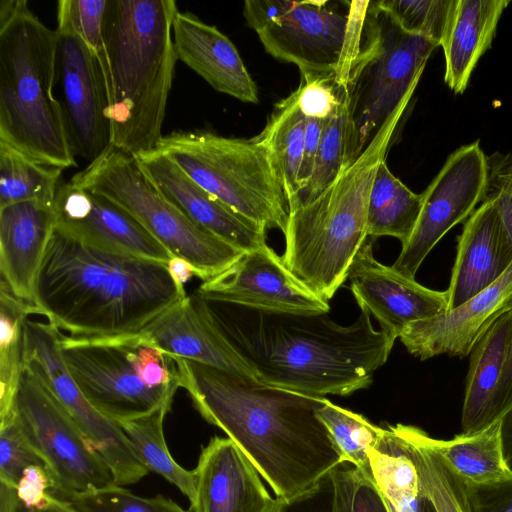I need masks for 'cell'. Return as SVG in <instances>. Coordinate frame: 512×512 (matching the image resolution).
<instances>
[{"label":"cell","mask_w":512,"mask_h":512,"mask_svg":"<svg viewBox=\"0 0 512 512\" xmlns=\"http://www.w3.org/2000/svg\"><path fill=\"white\" fill-rule=\"evenodd\" d=\"M277 512H285V504H282Z\"/></svg>","instance_id":"11a10c76"},{"label":"cell","mask_w":512,"mask_h":512,"mask_svg":"<svg viewBox=\"0 0 512 512\" xmlns=\"http://www.w3.org/2000/svg\"><path fill=\"white\" fill-rule=\"evenodd\" d=\"M372 243L368 237L353 260L348 279L358 306L374 317L382 330L397 339L409 324L448 310L446 291L427 288L380 263Z\"/></svg>","instance_id":"e0dca14e"},{"label":"cell","mask_w":512,"mask_h":512,"mask_svg":"<svg viewBox=\"0 0 512 512\" xmlns=\"http://www.w3.org/2000/svg\"><path fill=\"white\" fill-rule=\"evenodd\" d=\"M351 465L343 462L328 476L330 498L326 507L319 512H349L350 470Z\"/></svg>","instance_id":"c3c4849f"},{"label":"cell","mask_w":512,"mask_h":512,"mask_svg":"<svg viewBox=\"0 0 512 512\" xmlns=\"http://www.w3.org/2000/svg\"><path fill=\"white\" fill-rule=\"evenodd\" d=\"M168 271L175 283L184 288L185 283L195 276L194 267L185 259L173 256L167 263Z\"/></svg>","instance_id":"816d5d0a"},{"label":"cell","mask_w":512,"mask_h":512,"mask_svg":"<svg viewBox=\"0 0 512 512\" xmlns=\"http://www.w3.org/2000/svg\"><path fill=\"white\" fill-rule=\"evenodd\" d=\"M173 0H107L103 52L111 145L133 156L163 137L175 73Z\"/></svg>","instance_id":"277c9868"},{"label":"cell","mask_w":512,"mask_h":512,"mask_svg":"<svg viewBox=\"0 0 512 512\" xmlns=\"http://www.w3.org/2000/svg\"><path fill=\"white\" fill-rule=\"evenodd\" d=\"M500 437L504 459L512 467V406L500 418Z\"/></svg>","instance_id":"f5cc1de1"},{"label":"cell","mask_w":512,"mask_h":512,"mask_svg":"<svg viewBox=\"0 0 512 512\" xmlns=\"http://www.w3.org/2000/svg\"><path fill=\"white\" fill-rule=\"evenodd\" d=\"M340 84V101L324 125L312 175L289 201V209L314 199L358 158L347 84Z\"/></svg>","instance_id":"f546056e"},{"label":"cell","mask_w":512,"mask_h":512,"mask_svg":"<svg viewBox=\"0 0 512 512\" xmlns=\"http://www.w3.org/2000/svg\"><path fill=\"white\" fill-rule=\"evenodd\" d=\"M482 201H492L512 239V151L487 156V177Z\"/></svg>","instance_id":"b9f144b4"},{"label":"cell","mask_w":512,"mask_h":512,"mask_svg":"<svg viewBox=\"0 0 512 512\" xmlns=\"http://www.w3.org/2000/svg\"><path fill=\"white\" fill-rule=\"evenodd\" d=\"M438 45L404 30L380 1H369L347 91L358 156L399 108L408 106Z\"/></svg>","instance_id":"9c48e42d"},{"label":"cell","mask_w":512,"mask_h":512,"mask_svg":"<svg viewBox=\"0 0 512 512\" xmlns=\"http://www.w3.org/2000/svg\"><path fill=\"white\" fill-rule=\"evenodd\" d=\"M14 409L22 432L45 464L55 496L66 499L114 484L110 469L67 409L27 368Z\"/></svg>","instance_id":"8fae6325"},{"label":"cell","mask_w":512,"mask_h":512,"mask_svg":"<svg viewBox=\"0 0 512 512\" xmlns=\"http://www.w3.org/2000/svg\"><path fill=\"white\" fill-rule=\"evenodd\" d=\"M55 227L88 243L167 264L173 255L122 206L99 193L60 183Z\"/></svg>","instance_id":"ac0fdd59"},{"label":"cell","mask_w":512,"mask_h":512,"mask_svg":"<svg viewBox=\"0 0 512 512\" xmlns=\"http://www.w3.org/2000/svg\"><path fill=\"white\" fill-rule=\"evenodd\" d=\"M63 359L87 401L115 423L170 410L181 387L178 357L143 332L74 337L60 332Z\"/></svg>","instance_id":"52a82bcc"},{"label":"cell","mask_w":512,"mask_h":512,"mask_svg":"<svg viewBox=\"0 0 512 512\" xmlns=\"http://www.w3.org/2000/svg\"><path fill=\"white\" fill-rule=\"evenodd\" d=\"M178 360L181 387L194 407L240 448L285 505L313 494L344 462L317 416L324 397Z\"/></svg>","instance_id":"6da1fadb"},{"label":"cell","mask_w":512,"mask_h":512,"mask_svg":"<svg viewBox=\"0 0 512 512\" xmlns=\"http://www.w3.org/2000/svg\"><path fill=\"white\" fill-rule=\"evenodd\" d=\"M34 305L0 285V419L11 414L24 370V325Z\"/></svg>","instance_id":"836d02e7"},{"label":"cell","mask_w":512,"mask_h":512,"mask_svg":"<svg viewBox=\"0 0 512 512\" xmlns=\"http://www.w3.org/2000/svg\"><path fill=\"white\" fill-rule=\"evenodd\" d=\"M51 489L52 484L46 469L31 466L25 469L15 490L21 500L33 503L43 499Z\"/></svg>","instance_id":"681fc988"},{"label":"cell","mask_w":512,"mask_h":512,"mask_svg":"<svg viewBox=\"0 0 512 512\" xmlns=\"http://www.w3.org/2000/svg\"><path fill=\"white\" fill-rule=\"evenodd\" d=\"M0 512H77L68 502L49 491L38 502L21 500L16 490L0 483Z\"/></svg>","instance_id":"bcb514c9"},{"label":"cell","mask_w":512,"mask_h":512,"mask_svg":"<svg viewBox=\"0 0 512 512\" xmlns=\"http://www.w3.org/2000/svg\"><path fill=\"white\" fill-rule=\"evenodd\" d=\"M167 410L118 423L141 461L148 468L175 485L190 501L195 497L193 472L181 467L171 456L163 433Z\"/></svg>","instance_id":"d590c367"},{"label":"cell","mask_w":512,"mask_h":512,"mask_svg":"<svg viewBox=\"0 0 512 512\" xmlns=\"http://www.w3.org/2000/svg\"><path fill=\"white\" fill-rule=\"evenodd\" d=\"M107 0H59L57 19L63 20L99 56L103 52V22Z\"/></svg>","instance_id":"60d3db41"},{"label":"cell","mask_w":512,"mask_h":512,"mask_svg":"<svg viewBox=\"0 0 512 512\" xmlns=\"http://www.w3.org/2000/svg\"><path fill=\"white\" fill-rule=\"evenodd\" d=\"M142 332L174 357L256 380L253 370L214 325L196 292L163 312Z\"/></svg>","instance_id":"603a6c76"},{"label":"cell","mask_w":512,"mask_h":512,"mask_svg":"<svg viewBox=\"0 0 512 512\" xmlns=\"http://www.w3.org/2000/svg\"><path fill=\"white\" fill-rule=\"evenodd\" d=\"M202 299L257 381L304 395L348 396L367 388L396 340L376 329L363 310L351 324L340 325L327 314L259 311Z\"/></svg>","instance_id":"7a4b0ae2"},{"label":"cell","mask_w":512,"mask_h":512,"mask_svg":"<svg viewBox=\"0 0 512 512\" xmlns=\"http://www.w3.org/2000/svg\"><path fill=\"white\" fill-rule=\"evenodd\" d=\"M511 335L510 310L501 315L481 335L469 354L461 413L462 434L478 433L496 422L495 396Z\"/></svg>","instance_id":"4316f807"},{"label":"cell","mask_w":512,"mask_h":512,"mask_svg":"<svg viewBox=\"0 0 512 512\" xmlns=\"http://www.w3.org/2000/svg\"><path fill=\"white\" fill-rule=\"evenodd\" d=\"M187 296L167 264L102 248L54 226L37 275V315L74 337L141 333Z\"/></svg>","instance_id":"3957f363"},{"label":"cell","mask_w":512,"mask_h":512,"mask_svg":"<svg viewBox=\"0 0 512 512\" xmlns=\"http://www.w3.org/2000/svg\"><path fill=\"white\" fill-rule=\"evenodd\" d=\"M57 85L75 157L88 164L111 145L107 84L99 55L63 20L57 19Z\"/></svg>","instance_id":"9a60e30c"},{"label":"cell","mask_w":512,"mask_h":512,"mask_svg":"<svg viewBox=\"0 0 512 512\" xmlns=\"http://www.w3.org/2000/svg\"><path fill=\"white\" fill-rule=\"evenodd\" d=\"M388 427L403 441L420 476L425 495L437 512H470L462 479L430 446L428 434L412 425Z\"/></svg>","instance_id":"d6a6232c"},{"label":"cell","mask_w":512,"mask_h":512,"mask_svg":"<svg viewBox=\"0 0 512 512\" xmlns=\"http://www.w3.org/2000/svg\"><path fill=\"white\" fill-rule=\"evenodd\" d=\"M135 157L158 191L192 222L242 253L267 245V230L201 187L168 156L155 149Z\"/></svg>","instance_id":"ffe728a7"},{"label":"cell","mask_w":512,"mask_h":512,"mask_svg":"<svg viewBox=\"0 0 512 512\" xmlns=\"http://www.w3.org/2000/svg\"><path fill=\"white\" fill-rule=\"evenodd\" d=\"M512 311V309H511ZM512 406V335L505 362L497 387L494 402V418L499 420L503 414Z\"/></svg>","instance_id":"f907efd6"},{"label":"cell","mask_w":512,"mask_h":512,"mask_svg":"<svg viewBox=\"0 0 512 512\" xmlns=\"http://www.w3.org/2000/svg\"><path fill=\"white\" fill-rule=\"evenodd\" d=\"M177 59L216 91L242 102H259L257 86L230 39L190 12L178 11L172 26Z\"/></svg>","instance_id":"d4e9b609"},{"label":"cell","mask_w":512,"mask_h":512,"mask_svg":"<svg viewBox=\"0 0 512 512\" xmlns=\"http://www.w3.org/2000/svg\"><path fill=\"white\" fill-rule=\"evenodd\" d=\"M307 118L301 112L297 90L275 104L256 138L266 147L282 179L289 201L299 189Z\"/></svg>","instance_id":"1f68e13d"},{"label":"cell","mask_w":512,"mask_h":512,"mask_svg":"<svg viewBox=\"0 0 512 512\" xmlns=\"http://www.w3.org/2000/svg\"><path fill=\"white\" fill-rule=\"evenodd\" d=\"M56 29L26 0L0 1V141L46 166L75 167L57 86Z\"/></svg>","instance_id":"5b68a950"},{"label":"cell","mask_w":512,"mask_h":512,"mask_svg":"<svg viewBox=\"0 0 512 512\" xmlns=\"http://www.w3.org/2000/svg\"><path fill=\"white\" fill-rule=\"evenodd\" d=\"M192 472V512H277L284 504L269 494L256 468L228 437L211 438Z\"/></svg>","instance_id":"44dd1931"},{"label":"cell","mask_w":512,"mask_h":512,"mask_svg":"<svg viewBox=\"0 0 512 512\" xmlns=\"http://www.w3.org/2000/svg\"><path fill=\"white\" fill-rule=\"evenodd\" d=\"M196 293L209 301L259 311L327 314L330 310L329 303L297 279L268 244L241 253L227 269L203 281Z\"/></svg>","instance_id":"2e32d148"},{"label":"cell","mask_w":512,"mask_h":512,"mask_svg":"<svg viewBox=\"0 0 512 512\" xmlns=\"http://www.w3.org/2000/svg\"><path fill=\"white\" fill-rule=\"evenodd\" d=\"M317 416L327 428L344 462L366 469L369 466L368 452L377 446L385 428L325 397L317 410Z\"/></svg>","instance_id":"8d00e7d4"},{"label":"cell","mask_w":512,"mask_h":512,"mask_svg":"<svg viewBox=\"0 0 512 512\" xmlns=\"http://www.w3.org/2000/svg\"><path fill=\"white\" fill-rule=\"evenodd\" d=\"M31 466L45 467L18 423L15 409L0 419V483L16 489L23 472Z\"/></svg>","instance_id":"ab89813d"},{"label":"cell","mask_w":512,"mask_h":512,"mask_svg":"<svg viewBox=\"0 0 512 512\" xmlns=\"http://www.w3.org/2000/svg\"><path fill=\"white\" fill-rule=\"evenodd\" d=\"M69 182L122 206L173 256L187 260L202 281L242 253L192 222L158 191L135 156L112 145Z\"/></svg>","instance_id":"30bf717a"},{"label":"cell","mask_w":512,"mask_h":512,"mask_svg":"<svg viewBox=\"0 0 512 512\" xmlns=\"http://www.w3.org/2000/svg\"><path fill=\"white\" fill-rule=\"evenodd\" d=\"M156 150L219 200L265 230H285L289 203L266 147L256 138H230L210 130H178Z\"/></svg>","instance_id":"ba28073f"},{"label":"cell","mask_w":512,"mask_h":512,"mask_svg":"<svg viewBox=\"0 0 512 512\" xmlns=\"http://www.w3.org/2000/svg\"><path fill=\"white\" fill-rule=\"evenodd\" d=\"M406 108L388 118L358 158L319 195L289 209L282 259L297 279L327 302L348 279L368 238L373 181Z\"/></svg>","instance_id":"8992f818"},{"label":"cell","mask_w":512,"mask_h":512,"mask_svg":"<svg viewBox=\"0 0 512 512\" xmlns=\"http://www.w3.org/2000/svg\"><path fill=\"white\" fill-rule=\"evenodd\" d=\"M511 265L512 239L495 204L482 201L457 239L450 284L445 290L448 310L492 285Z\"/></svg>","instance_id":"7402d4cb"},{"label":"cell","mask_w":512,"mask_h":512,"mask_svg":"<svg viewBox=\"0 0 512 512\" xmlns=\"http://www.w3.org/2000/svg\"><path fill=\"white\" fill-rule=\"evenodd\" d=\"M61 173L0 141V208L26 201L54 204Z\"/></svg>","instance_id":"e575fe53"},{"label":"cell","mask_w":512,"mask_h":512,"mask_svg":"<svg viewBox=\"0 0 512 512\" xmlns=\"http://www.w3.org/2000/svg\"><path fill=\"white\" fill-rule=\"evenodd\" d=\"M368 470L389 512H422L425 493L417 467L403 441L387 426L368 452Z\"/></svg>","instance_id":"83f0119b"},{"label":"cell","mask_w":512,"mask_h":512,"mask_svg":"<svg viewBox=\"0 0 512 512\" xmlns=\"http://www.w3.org/2000/svg\"><path fill=\"white\" fill-rule=\"evenodd\" d=\"M63 500L77 512H192L162 495L141 497L115 484Z\"/></svg>","instance_id":"74e56055"},{"label":"cell","mask_w":512,"mask_h":512,"mask_svg":"<svg viewBox=\"0 0 512 512\" xmlns=\"http://www.w3.org/2000/svg\"><path fill=\"white\" fill-rule=\"evenodd\" d=\"M509 0H455L442 41L446 85L462 94L481 56L491 47Z\"/></svg>","instance_id":"484cf974"},{"label":"cell","mask_w":512,"mask_h":512,"mask_svg":"<svg viewBox=\"0 0 512 512\" xmlns=\"http://www.w3.org/2000/svg\"><path fill=\"white\" fill-rule=\"evenodd\" d=\"M59 341L60 331L51 323L28 317L24 325V368L35 373L67 409L110 469L115 485L140 481L149 470L122 428L84 397L63 359Z\"/></svg>","instance_id":"4fadbf2b"},{"label":"cell","mask_w":512,"mask_h":512,"mask_svg":"<svg viewBox=\"0 0 512 512\" xmlns=\"http://www.w3.org/2000/svg\"><path fill=\"white\" fill-rule=\"evenodd\" d=\"M326 120L307 118L303 156L298 177V191L307 184L312 175L320 144L321 134Z\"/></svg>","instance_id":"7dc6e473"},{"label":"cell","mask_w":512,"mask_h":512,"mask_svg":"<svg viewBox=\"0 0 512 512\" xmlns=\"http://www.w3.org/2000/svg\"><path fill=\"white\" fill-rule=\"evenodd\" d=\"M328 1L246 0L243 15L264 49L296 65L301 76L335 75L342 61L349 13Z\"/></svg>","instance_id":"7c38bea8"},{"label":"cell","mask_w":512,"mask_h":512,"mask_svg":"<svg viewBox=\"0 0 512 512\" xmlns=\"http://www.w3.org/2000/svg\"><path fill=\"white\" fill-rule=\"evenodd\" d=\"M427 441L464 482L487 483L512 473L503 455L500 419L475 434L449 440L428 435Z\"/></svg>","instance_id":"f1b7e54d"},{"label":"cell","mask_w":512,"mask_h":512,"mask_svg":"<svg viewBox=\"0 0 512 512\" xmlns=\"http://www.w3.org/2000/svg\"><path fill=\"white\" fill-rule=\"evenodd\" d=\"M349 512H389L368 467L359 469L351 465Z\"/></svg>","instance_id":"f6af8a7d"},{"label":"cell","mask_w":512,"mask_h":512,"mask_svg":"<svg viewBox=\"0 0 512 512\" xmlns=\"http://www.w3.org/2000/svg\"><path fill=\"white\" fill-rule=\"evenodd\" d=\"M487 177V156L479 140L449 155L422 194L416 226L392 267L406 277L416 273L435 245L455 225L468 219L482 202Z\"/></svg>","instance_id":"5bb4252c"},{"label":"cell","mask_w":512,"mask_h":512,"mask_svg":"<svg viewBox=\"0 0 512 512\" xmlns=\"http://www.w3.org/2000/svg\"><path fill=\"white\" fill-rule=\"evenodd\" d=\"M341 89L335 75L301 76L296 89L301 112L306 118L328 119L340 101Z\"/></svg>","instance_id":"7bdbcfd3"},{"label":"cell","mask_w":512,"mask_h":512,"mask_svg":"<svg viewBox=\"0 0 512 512\" xmlns=\"http://www.w3.org/2000/svg\"><path fill=\"white\" fill-rule=\"evenodd\" d=\"M380 2L404 30L424 36L441 46L455 0H382Z\"/></svg>","instance_id":"f35d334b"},{"label":"cell","mask_w":512,"mask_h":512,"mask_svg":"<svg viewBox=\"0 0 512 512\" xmlns=\"http://www.w3.org/2000/svg\"><path fill=\"white\" fill-rule=\"evenodd\" d=\"M54 226V204L26 201L0 208V285L31 305Z\"/></svg>","instance_id":"cb8c5ba5"},{"label":"cell","mask_w":512,"mask_h":512,"mask_svg":"<svg viewBox=\"0 0 512 512\" xmlns=\"http://www.w3.org/2000/svg\"><path fill=\"white\" fill-rule=\"evenodd\" d=\"M463 484L470 512H512V473L487 483Z\"/></svg>","instance_id":"ee69618b"},{"label":"cell","mask_w":512,"mask_h":512,"mask_svg":"<svg viewBox=\"0 0 512 512\" xmlns=\"http://www.w3.org/2000/svg\"><path fill=\"white\" fill-rule=\"evenodd\" d=\"M512 309V265L492 285L462 305L409 324L399 339L420 360L438 355L469 356L481 335Z\"/></svg>","instance_id":"d6986e66"},{"label":"cell","mask_w":512,"mask_h":512,"mask_svg":"<svg viewBox=\"0 0 512 512\" xmlns=\"http://www.w3.org/2000/svg\"><path fill=\"white\" fill-rule=\"evenodd\" d=\"M422 207V194L411 191L389 170L384 159L378 166L369 197L367 235L410 238Z\"/></svg>","instance_id":"4dcf8cb0"},{"label":"cell","mask_w":512,"mask_h":512,"mask_svg":"<svg viewBox=\"0 0 512 512\" xmlns=\"http://www.w3.org/2000/svg\"><path fill=\"white\" fill-rule=\"evenodd\" d=\"M422 512H437L436 509L434 508L432 502L428 499L427 496L425 497V500L423 503Z\"/></svg>","instance_id":"db71d44e"}]
</instances>
